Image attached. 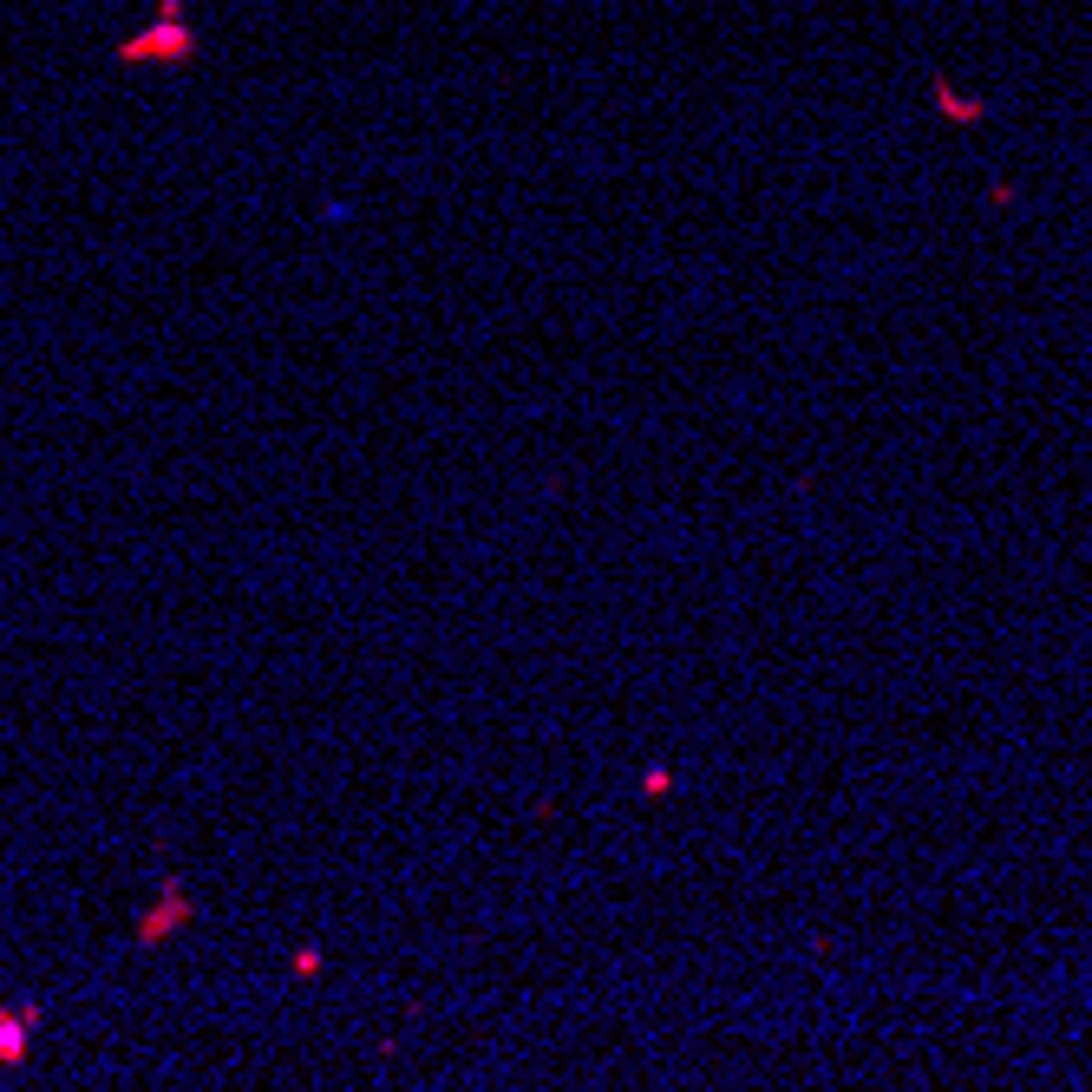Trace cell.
Segmentation results:
<instances>
[{"mask_svg":"<svg viewBox=\"0 0 1092 1092\" xmlns=\"http://www.w3.org/2000/svg\"><path fill=\"white\" fill-rule=\"evenodd\" d=\"M177 922H190V903H183V884L177 876H164V890H157V903L138 916V942H164V936H177Z\"/></svg>","mask_w":1092,"mask_h":1092,"instance_id":"6da1fadb","label":"cell"},{"mask_svg":"<svg viewBox=\"0 0 1092 1092\" xmlns=\"http://www.w3.org/2000/svg\"><path fill=\"white\" fill-rule=\"evenodd\" d=\"M40 1027V1001H20V1008H0V1066H20L27 1060V1040Z\"/></svg>","mask_w":1092,"mask_h":1092,"instance_id":"7a4b0ae2","label":"cell"},{"mask_svg":"<svg viewBox=\"0 0 1092 1092\" xmlns=\"http://www.w3.org/2000/svg\"><path fill=\"white\" fill-rule=\"evenodd\" d=\"M151 53H157V59H164V53H190V33H177V27H151L145 40H131V46H125V59H151Z\"/></svg>","mask_w":1092,"mask_h":1092,"instance_id":"3957f363","label":"cell"},{"mask_svg":"<svg viewBox=\"0 0 1092 1092\" xmlns=\"http://www.w3.org/2000/svg\"><path fill=\"white\" fill-rule=\"evenodd\" d=\"M295 975H321V948H301V955H295Z\"/></svg>","mask_w":1092,"mask_h":1092,"instance_id":"277c9868","label":"cell"}]
</instances>
